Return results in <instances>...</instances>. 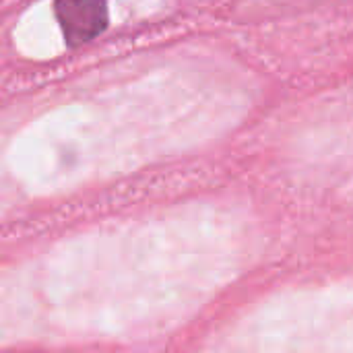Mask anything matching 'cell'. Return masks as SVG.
Returning <instances> with one entry per match:
<instances>
[{
	"mask_svg": "<svg viewBox=\"0 0 353 353\" xmlns=\"http://www.w3.org/2000/svg\"><path fill=\"white\" fill-rule=\"evenodd\" d=\"M54 14L70 48L93 41L110 21L105 0H56Z\"/></svg>",
	"mask_w": 353,
	"mask_h": 353,
	"instance_id": "6da1fadb",
	"label": "cell"
}]
</instances>
